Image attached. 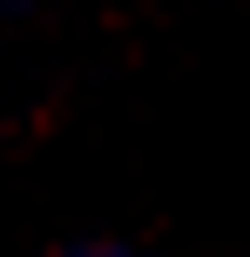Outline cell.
Wrapping results in <instances>:
<instances>
[{
    "mask_svg": "<svg viewBox=\"0 0 250 257\" xmlns=\"http://www.w3.org/2000/svg\"><path fill=\"white\" fill-rule=\"evenodd\" d=\"M81 257H129V250H81Z\"/></svg>",
    "mask_w": 250,
    "mask_h": 257,
    "instance_id": "cell-1",
    "label": "cell"
}]
</instances>
